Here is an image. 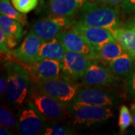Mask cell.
I'll return each instance as SVG.
<instances>
[{"mask_svg": "<svg viewBox=\"0 0 135 135\" xmlns=\"http://www.w3.org/2000/svg\"><path fill=\"white\" fill-rule=\"evenodd\" d=\"M0 28L5 34L8 47L11 50L15 48L23 35V25L17 20L1 14Z\"/></svg>", "mask_w": 135, "mask_h": 135, "instance_id": "cell-15", "label": "cell"}, {"mask_svg": "<svg viewBox=\"0 0 135 135\" xmlns=\"http://www.w3.org/2000/svg\"><path fill=\"white\" fill-rule=\"evenodd\" d=\"M43 41L29 31L18 47L12 51L13 56L20 63H32L39 60L38 53Z\"/></svg>", "mask_w": 135, "mask_h": 135, "instance_id": "cell-14", "label": "cell"}, {"mask_svg": "<svg viewBox=\"0 0 135 135\" xmlns=\"http://www.w3.org/2000/svg\"><path fill=\"white\" fill-rule=\"evenodd\" d=\"M74 134L71 128L56 123H51L50 126L44 128L41 133L44 135H71Z\"/></svg>", "mask_w": 135, "mask_h": 135, "instance_id": "cell-23", "label": "cell"}, {"mask_svg": "<svg viewBox=\"0 0 135 135\" xmlns=\"http://www.w3.org/2000/svg\"><path fill=\"white\" fill-rule=\"evenodd\" d=\"M17 117V129L20 134L35 135L41 134L44 128V119L29 101L20 107Z\"/></svg>", "mask_w": 135, "mask_h": 135, "instance_id": "cell-7", "label": "cell"}, {"mask_svg": "<svg viewBox=\"0 0 135 135\" xmlns=\"http://www.w3.org/2000/svg\"><path fill=\"white\" fill-rule=\"evenodd\" d=\"M128 91L130 95L135 98V67L128 76Z\"/></svg>", "mask_w": 135, "mask_h": 135, "instance_id": "cell-28", "label": "cell"}, {"mask_svg": "<svg viewBox=\"0 0 135 135\" xmlns=\"http://www.w3.org/2000/svg\"><path fill=\"white\" fill-rule=\"evenodd\" d=\"M112 34L122 47L131 56L135 59V33L130 29L122 25L112 30Z\"/></svg>", "mask_w": 135, "mask_h": 135, "instance_id": "cell-18", "label": "cell"}, {"mask_svg": "<svg viewBox=\"0 0 135 135\" xmlns=\"http://www.w3.org/2000/svg\"><path fill=\"white\" fill-rule=\"evenodd\" d=\"M116 98L110 92L95 86H86L80 89L77 95L71 103L76 105L113 106Z\"/></svg>", "mask_w": 135, "mask_h": 135, "instance_id": "cell-8", "label": "cell"}, {"mask_svg": "<svg viewBox=\"0 0 135 135\" xmlns=\"http://www.w3.org/2000/svg\"><path fill=\"white\" fill-rule=\"evenodd\" d=\"M12 5L20 13L28 14L38 5V0H11Z\"/></svg>", "mask_w": 135, "mask_h": 135, "instance_id": "cell-25", "label": "cell"}, {"mask_svg": "<svg viewBox=\"0 0 135 135\" xmlns=\"http://www.w3.org/2000/svg\"><path fill=\"white\" fill-rule=\"evenodd\" d=\"M92 61L83 54L66 50L61 62L62 75L74 80L83 78Z\"/></svg>", "mask_w": 135, "mask_h": 135, "instance_id": "cell-9", "label": "cell"}, {"mask_svg": "<svg viewBox=\"0 0 135 135\" xmlns=\"http://www.w3.org/2000/svg\"><path fill=\"white\" fill-rule=\"evenodd\" d=\"M66 49L57 38L49 41L43 42L39 50L38 59H53L62 62L65 54Z\"/></svg>", "mask_w": 135, "mask_h": 135, "instance_id": "cell-17", "label": "cell"}, {"mask_svg": "<svg viewBox=\"0 0 135 135\" xmlns=\"http://www.w3.org/2000/svg\"><path fill=\"white\" fill-rule=\"evenodd\" d=\"M87 1L89 0H49V5L52 15L73 17Z\"/></svg>", "mask_w": 135, "mask_h": 135, "instance_id": "cell-16", "label": "cell"}, {"mask_svg": "<svg viewBox=\"0 0 135 135\" xmlns=\"http://www.w3.org/2000/svg\"><path fill=\"white\" fill-rule=\"evenodd\" d=\"M7 72L8 89L6 100L11 109L20 108L28 102L32 80L26 68L20 63L11 60L4 65Z\"/></svg>", "mask_w": 135, "mask_h": 135, "instance_id": "cell-1", "label": "cell"}, {"mask_svg": "<svg viewBox=\"0 0 135 135\" xmlns=\"http://www.w3.org/2000/svg\"><path fill=\"white\" fill-rule=\"evenodd\" d=\"M28 101L33 104L44 120L50 123H56L65 119L69 115L68 107L70 104H63L39 91L32 83Z\"/></svg>", "mask_w": 135, "mask_h": 135, "instance_id": "cell-3", "label": "cell"}, {"mask_svg": "<svg viewBox=\"0 0 135 135\" xmlns=\"http://www.w3.org/2000/svg\"><path fill=\"white\" fill-rule=\"evenodd\" d=\"M68 113L71 115L74 126H90L104 122L113 116L110 106L76 105L70 104Z\"/></svg>", "mask_w": 135, "mask_h": 135, "instance_id": "cell-5", "label": "cell"}, {"mask_svg": "<svg viewBox=\"0 0 135 135\" xmlns=\"http://www.w3.org/2000/svg\"><path fill=\"white\" fill-rule=\"evenodd\" d=\"M0 11L2 15L17 20L23 26L27 23V17L25 14L20 13L11 5L10 0H0Z\"/></svg>", "mask_w": 135, "mask_h": 135, "instance_id": "cell-21", "label": "cell"}, {"mask_svg": "<svg viewBox=\"0 0 135 135\" xmlns=\"http://www.w3.org/2000/svg\"><path fill=\"white\" fill-rule=\"evenodd\" d=\"M72 18L52 15L35 22L29 31L41 39L43 42L49 41L56 38L60 32L71 28L75 21Z\"/></svg>", "mask_w": 135, "mask_h": 135, "instance_id": "cell-6", "label": "cell"}, {"mask_svg": "<svg viewBox=\"0 0 135 135\" xmlns=\"http://www.w3.org/2000/svg\"><path fill=\"white\" fill-rule=\"evenodd\" d=\"M30 74L32 82L41 80H48L62 75L61 62L53 59H42L32 63H20Z\"/></svg>", "mask_w": 135, "mask_h": 135, "instance_id": "cell-10", "label": "cell"}, {"mask_svg": "<svg viewBox=\"0 0 135 135\" xmlns=\"http://www.w3.org/2000/svg\"><path fill=\"white\" fill-rule=\"evenodd\" d=\"M83 86H107L118 80V76L108 66H103L93 60L82 78Z\"/></svg>", "mask_w": 135, "mask_h": 135, "instance_id": "cell-11", "label": "cell"}, {"mask_svg": "<svg viewBox=\"0 0 135 135\" xmlns=\"http://www.w3.org/2000/svg\"><path fill=\"white\" fill-rule=\"evenodd\" d=\"M7 89H8V77H7V72L5 71L2 73V75L0 77V94L2 97H6L7 93Z\"/></svg>", "mask_w": 135, "mask_h": 135, "instance_id": "cell-29", "label": "cell"}, {"mask_svg": "<svg viewBox=\"0 0 135 135\" xmlns=\"http://www.w3.org/2000/svg\"><path fill=\"white\" fill-rule=\"evenodd\" d=\"M123 25L126 26L128 29H130L131 31H133L135 33V17L128 20Z\"/></svg>", "mask_w": 135, "mask_h": 135, "instance_id": "cell-31", "label": "cell"}, {"mask_svg": "<svg viewBox=\"0 0 135 135\" xmlns=\"http://www.w3.org/2000/svg\"><path fill=\"white\" fill-rule=\"evenodd\" d=\"M130 110L131 112V116H132V124L135 128V102L131 105Z\"/></svg>", "mask_w": 135, "mask_h": 135, "instance_id": "cell-33", "label": "cell"}, {"mask_svg": "<svg viewBox=\"0 0 135 135\" xmlns=\"http://www.w3.org/2000/svg\"><path fill=\"white\" fill-rule=\"evenodd\" d=\"M132 123V116L131 110L126 105H122L119 109V127L122 133L125 132L126 129Z\"/></svg>", "mask_w": 135, "mask_h": 135, "instance_id": "cell-24", "label": "cell"}, {"mask_svg": "<svg viewBox=\"0 0 135 135\" xmlns=\"http://www.w3.org/2000/svg\"><path fill=\"white\" fill-rule=\"evenodd\" d=\"M0 134L1 135H11L14 134L8 128H5V127H0Z\"/></svg>", "mask_w": 135, "mask_h": 135, "instance_id": "cell-32", "label": "cell"}, {"mask_svg": "<svg viewBox=\"0 0 135 135\" xmlns=\"http://www.w3.org/2000/svg\"><path fill=\"white\" fill-rule=\"evenodd\" d=\"M120 12V5H107L89 0L80 10L77 21L112 31L121 26Z\"/></svg>", "mask_w": 135, "mask_h": 135, "instance_id": "cell-2", "label": "cell"}, {"mask_svg": "<svg viewBox=\"0 0 135 135\" xmlns=\"http://www.w3.org/2000/svg\"><path fill=\"white\" fill-rule=\"evenodd\" d=\"M91 1L100 2V3H103V4H107V5H119L124 0H91Z\"/></svg>", "mask_w": 135, "mask_h": 135, "instance_id": "cell-30", "label": "cell"}, {"mask_svg": "<svg viewBox=\"0 0 135 135\" xmlns=\"http://www.w3.org/2000/svg\"><path fill=\"white\" fill-rule=\"evenodd\" d=\"M119 5L124 15H135V0H124Z\"/></svg>", "mask_w": 135, "mask_h": 135, "instance_id": "cell-27", "label": "cell"}, {"mask_svg": "<svg viewBox=\"0 0 135 135\" xmlns=\"http://www.w3.org/2000/svg\"><path fill=\"white\" fill-rule=\"evenodd\" d=\"M56 38L68 50L83 54L92 60H96L95 48L80 35L71 28L60 32Z\"/></svg>", "mask_w": 135, "mask_h": 135, "instance_id": "cell-12", "label": "cell"}, {"mask_svg": "<svg viewBox=\"0 0 135 135\" xmlns=\"http://www.w3.org/2000/svg\"><path fill=\"white\" fill-rule=\"evenodd\" d=\"M71 29L86 39L95 50L98 49L108 42L116 41L110 30L85 25L77 22V20L74 21Z\"/></svg>", "mask_w": 135, "mask_h": 135, "instance_id": "cell-13", "label": "cell"}, {"mask_svg": "<svg viewBox=\"0 0 135 135\" xmlns=\"http://www.w3.org/2000/svg\"><path fill=\"white\" fill-rule=\"evenodd\" d=\"M125 52L126 50L117 41H110L95 50L96 61L108 64Z\"/></svg>", "mask_w": 135, "mask_h": 135, "instance_id": "cell-20", "label": "cell"}, {"mask_svg": "<svg viewBox=\"0 0 135 135\" xmlns=\"http://www.w3.org/2000/svg\"><path fill=\"white\" fill-rule=\"evenodd\" d=\"M134 60L128 53L125 52L107 65L116 76L128 77L135 67Z\"/></svg>", "mask_w": 135, "mask_h": 135, "instance_id": "cell-19", "label": "cell"}, {"mask_svg": "<svg viewBox=\"0 0 135 135\" xmlns=\"http://www.w3.org/2000/svg\"><path fill=\"white\" fill-rule=\"evenodd\" d=\"M0 126L10 129L17 128V118H16L13 113L5 106L0 108Z\"/></svg>", "mask_w": 135, "mask_h": 135, "instance_id": "cell-22", "label": "cell"}, {"mask_svg": "<svg viewBox=\"0 0 135 135\" xmlns=\"http://www.w3.org/2000/svg\"><path fill=\"white\" fill-rule=\"evenodd\" d=\"M74 81L62 75L56 78L41 80L32 83L39 91L69 105L80 90V86Z\"/></svg>", "mask_w": 135, "mask_h": 135, "instance_id": "cell-4", "label": "cell"}, {"mask_svg": "<svg viewBox=\"0 0 135 135\" xmlns=\"http://www.w3.org/2000/svg\"><path fill=\"white\" fill-rule=\"evenodd\" d=\"M0 50L1 53L6 55L8 57V60H11V56H13L12 51L8 46V41L3 30L0 28Z\"/></svg>", "mask_w": 135, "mask_h": 135, "instance_id": "cell-26", "label": "cell"}]
</instances>
